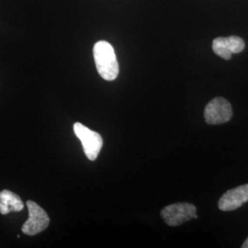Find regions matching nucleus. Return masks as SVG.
<instances>
[{
  "label": "nucleus",
  "instance_id": "nucleus-2",
  "mask_svg": "<svg viewBox=\"0 0 248 248\" xmlns=\"http://www.w3.org/2000/svg\"><path fill=\"white\" fill-rule=\"evenodd\" d=\"M161 216L169 226H178L198 218L195 206L187 202H178L165 207L161 211Z\"/></svg>",
  "mask_w": 248,
  "mask_h": 248
},
{
  "label": "nucleus",
  "instance_id": "nucleus-8",
  "mask_svg": "<svg viewBox=\"0 0 248 248\" xmlns=\"http://www.w3.org/2000/svg\"><path fill=\"white\" fill-rule=\"evenodd\" d=\"M24 204L17 194L10 190L0 191V213L3 215L22 211Z\"/></svg>",
  "mask_w": 248,
  "mask_h": 248
},
{
  "label": "nucleus",
  "instance_id": "nucleus-9",
  "mask_svg": "<svg viewBox=\"0 0 248 248\" xmlns=\"http://www.w3.org/2000/svg\"><path fill=\"white\" fill-rule=\"evenodd\" d=\"M242 248H248V238L246 240V242L243 244V246H242Z\"/></svg>",
  "mask_w": 248,
  "mask_h": 248
},
{
  "label": "nucleus",
  "instance_id": "nucleus-3",
  "mask_svg": "<svg viewBox=\"0 0 248 248\" xmlns=\"http://www.w3.org/2000/svg\"><path fill=\"white\" fill-rule=\"evenodd\" d=\"M74 132L82 142L87 157L91 161L97 159L103 145V140L100 134L90 130L80 123L74 124Z\"/></svg>",
  "mask_w": 248,
  "mask_h": 248
},
{
  "label": "nucleus",
  "instance_id": "nucleus-6",
  "mask_svg": "<svg viewBox=\"0 0 248 248\" xmlns=\"http://www.w3.org/2000/svg\"><path fill=\"white\" fill-rule=\"evenodd\" d=\"M244 49L245 42L237 36L218 37L213 40V52L224 60H230L232 53H241Z\"/></svg>",
  "mask_w": 248,
  "mask_h": 248
},
{
  "label": "nucleus",
  "instance_id": "nucleus-7",
  "mask_svg": "<svg viewBox=\"0 0 248 248\" xmlns=\"http://www.w3.org/2000/svg\"><path fill=\"white\" fill-rule=\"evenodd\" d=\"M248 202V184L237 186L225 192L219 201V209L223 212H230L240 208Z\"/></svg>",
  "mask_w": 248,
  "mask_h": 248
},
{
  "label": "nucleus",
  "instance_id": "nucleus-1",
  "mask_svg": "<svg viewBox=\"0 0 248 248\" xmlns=\"http://www.w3.org/2000/svg\"><path fill=\"white\" fill-rule=\"evenodd\" d=\"M93 55L99 76L107 81H113L119 75V63L112 45L99 41L93 48Z\"/></svg>",
  "mask_w": 248,
  "mask_h": 248
},
{
  "label": "nucleus",
  "instance_id": "nucleus-5",
  "mask_svg": "<svg viewBox=\"0 0 248 248\" xmlns=\"http://www.w3.org/2000/svg\"><path fill=\"white\" fill-rule=\"evenodd\" d=\"M232 116L230 102L223 98L212 99L204 109V118L208 124L218 125L229 122Z\"/></svg>",
  "mask_w": 248,
  "mask_h": 248
},
{
  "label": "nucleus",
  "instance_id": "nucleus-4",
  "mask_svg": "<svg viewBox=\"0 0 248 248\" xmlns=\"http://www.w3.org/2000/svg\"><path fill=\"white\" fill-rule=\"evenodd\" d=\"M26 204L29 219L22 225L21 230L27 235L32 236L42 232L48 227L50 218L45 210L34 202L28 201Z\"/></svg>",
  "mask_w": 248,
  "mask_h": 248
}]
</instances>
